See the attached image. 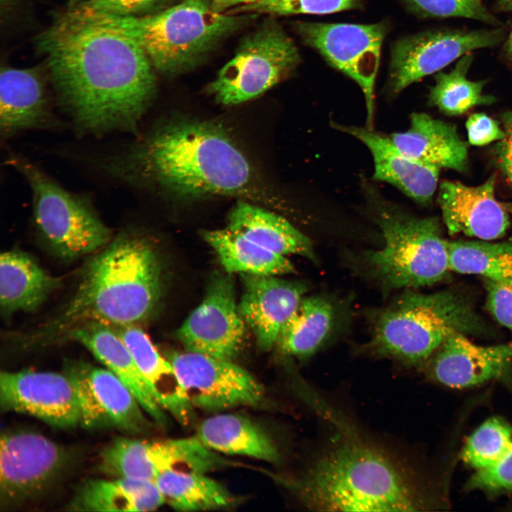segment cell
I'll return each instance as SVG.
<instances>
[{
	"label": "cell",
	"instance_id": "cell-1",
	"mask_svg": "<svg viewBox=\"0 0 512 512\" xmlns=\"http://www.w3.org/2000/svg\"><path fill=\"white\" fill-rule=\"evenodd\" d=\"M45 57L61 110L81 134H135L156 92L148 56L90 1L58 14L41 33Z\"/></svg>",
	"mask_w": 512,
	"mask_h": 512
},
{
	"label": "cell",
	"instance_id": "cell-2",
	"mask_svg": "<svg viewBox=\"0 0 512 512\" xmlns=\"http://www.w3.org/2000/svg\"><path fill=\"white\" fill-rule=\"evenodd\" d=\"M98 164L130 186L181 197L256 194L247 159L223 127L210 122L159 126Z\"/></svg>",
	"mask_w": 512,
	"mask_h": 512
},
{
	"label": "cell",
	"instance_id": "cell-3",
	"mask_svg": "<svg viewBox=\"0 0 512 512\" xmlns=\"http://www.w3.org/2000/svg\"><path fill=\"white\" fill-rule=\"evenodd\" d=\"M306 468L277 476L307 508L324 511H414L426 506L411 469L341 418Z\"/></svg>",
	"mask_w": 512,
	"mask_h": 512
},
{
	"label": "cell",
	"instance_id": "cell-4",
	"mask_svg": "<svg viewBox=\"0 0 512 512\" xmlns=\"http://www.w3.org/2000/svg\"><path fill=\"white\" fill-rule=\"evenodd\" d=\"M161 290V268L152 247L131 232L120 233L89 260L74 296L41 336L66 335L92 321L135 324L153 311Z\"/></svg>",
	"mask_w": 512,
	"mask_h": 512
},
{
	"label": "cell",
	"instance_id": "cell-5",
	"mask_svg": "<svg viewBox=\"0 0 512 512\" xmlns=\"http://www.w3.org/2000/svg\"><path fill=\"white\" fill-rule=\"evenodd\" d=\"M367 199L384 243L361 257L365 274L384 289H415L432 285L451 270L449 241L436 217L410 215L385 201L371 186Z\"/></svg>",
	"mask_w": 512,
	"mask_h": 512
},
{
	"label": "cell",
	"instance_id": "cell-6",
	"mask_svg": "<svg viewBox=\"0 0 512 512\" xmlns=\"http://www.w3.org/2000/svg\"><path fill=\"white\" fill-rule=\"evenodd\" d=\"M482 322L466 297L452 290L406 291L375 320L367 349L407 366L427 363L449 337L482 330Z\"/></svg>",
	"mask_w": 512,
	"mask_h": 512
},
{
	"label": "cell",
	"instance_id": "cell-7",
	"mask_svg": "<svg viewBox=\"0 0 512 512\" xmlns=\"http://www.w3.org/2000/svg\"><path fill=\"white\" fill-rule=\"evenodd\" d=\"M103 11L138 43L154 68L166 74L193 67L251 16L217 11L207 0H182L146 16Z\"/></svg>",
	"mask_w": 512,
	"mask_h": 512
},
{
	"label": "cell",
	"instance_id": "cell-8",
	"mask_svg": "<svg viewBox=\"0 0 512 512\" xmlns=\"http://www.w3.org/2000/svg\"><path fill=\"white\" fill-rule=\"evenodd\" d=\"M29 185L35 225L60 257L73 259L107 245L110 230L84 196L65 190L28 159L11 154L7 160Z\"/></svg>",
	"mask_w": 512,
	"mask_h": 512
},
{
	"label": "cell",
	"instance_id": "cell-9",
	"mask_svg": "<svg viewBox=\"0 0 512 512\" xmlns=\"http://www.w3.org/2000/svg\"><path fill=\"white\" fill-rule=\"evenodd\" d=\"M300 62L292 38L277 23L267 21L242 41L208 91L223 105L240 104L286 79Z\"/></svg>",
	"mask_w": 512,
	"mask_h": 512
},
{
	"label": "cell",
	"instance_id": "cell-10",
	"mask_svg": "<svg viewBox=\"0 0 512 512\" xmlns=\"http://www.w3.org/2000/svg\"><path fill=\"white\" fill-rule=\"evenodd\" d=\"M293 28L304 44L358 85L365 97L367 127L372 129L375 84L388 23L297 21Z\"/></svg>",
	"mask_w": 512,
	"mask_h": 512
},
{
	"label": "cell",
	"instance_id": "cell-11",
	"mask_svg": "<svg viewBox=\"0 0 512 512\" xmlns=\"http://www.w3.org/2000/svg\"><path fill=\"white\" fill-rule=\"evenodd\" d=\"M70 462L67 449L29 430L3 432L0 442V504L18 506L39 497Z\"/></svg>",
	"mask_w": 512,
	"mask_h": 512
},
{
	"label": "cell",
	"instance_id": "cell-12",
	"mask_svg": "<svg viewBox=\"0 0 512 512\" xmlns=\"http://www.w3.org/2000/svg\"><path fill=\"white\" fill-rule=\"evenodd\" d=\"M503 37L501 28L434 29L402 37L391 48L387 91L390 95H398L465 54L496 46Z\"/></svg>",
	"mask_w": 512,
	"mask_h": 512
},
{
	"label": "cell",
	"instance_id": "cell-13",
	"mask_svg": "<svg viewBox=\"0 0 512 512\" xmlns=\"http://www.w3.org/2000/svg\"><path fill=\"white\" fill-rule=\"evenodd\" d=\"M167 358L194 409L220 412L257 407L265 399L261 383L233 361L186 350L171 352Z\"/></svg>",
	"mask_w": 512,
	"mask_h": 512
},
{
	"label": "cell",
	"instance_id": "cell-14",
	"mask_svg": "<svg viewBox=\"0 0 512 512\" xmlns=\"http://www.w3.org/2000/svg\"><path fill=\"white\" fill-rule=\"evenodd\" d=\"M245 332L233 279L228 274H218L176 336L186 351L233 361L242 346Z\"/></svg>",
	"mask_w": 512,
	"mask_h": 512
},
{
	"label": "cell",
	"instance_id": "cell-15",
	"mask_svg": "<svg viewBox=\"0 0 512 512\" xmlns=\"http://www.w3.org/2000/svg\"><path fill=\"white\" fill-rule=\"evenodd\" d=\"M65 373L77 392L80 425L114 427L133 434L148 433L154 427L129 388L110 370L80 363Z\"/></svg>",
	"mask_w": 512,
	"mask_h": 512
},
{
	"label": "cell",
	"instance_id": "cell-16",
	"mask_svg": "<svg viewBox=\"0 0 512 512\" xmlns=\"http://www.w3.org/2000/svg\"><path fill=\"white\" fill-rule=\"evenodd\" d=\"M0 405L3 411L31 415L56 427L80 425L77 392L65 373L1 371Z\"/></svg>",
	"mask_w": 512,
	"mask_h": 512
},
{
	"label": "cell",
	"instance_id": "cell-17",
	"mask_svg": "<svg viewBox=\"0 0 512 512\" xmlns=\"http://www.w3.org/2000/svg\"><path fill=\"white\" fill-rule=\"evenodd\" d=\"M465 334L447 338L427 361V375L454 388L489 381L512 382V343L492 346L474 343Z\"/></svg>",
	"mask_w": 512,
	"mask_h": 512
},
{
	"label": "cell",
	"instance_id": "cell-18",
	"mask_svg": "<svg viewBox=\"0 0 512 512\" xmlns=\"http://www.w3.org/2000/svg\"><path fill=\"white\" fill-rule=\"evenodd\" d=\"M496 174L479 186L458 181H442L437 201L443 221L451 235L462 234L484 240L504 235L509 217L495 196Z\"/></svg>",
	"mask_w": 512,
	"mask_h": 512
},
{
	"label": "cell",
	"instance_id": "cell-19",
	"mask_svg": "<svg viewBox=\"0 0 512 512\" xmlns=\"http://www.w3.org/2000/svg\"><path fill=\"white\" fill-rule=\"evenodd\" d=\"M240 312L264 351L277 345L285 324L304 297L306 288L299 282L273 275L243 274Z\"/></svg>",
	"mask_w": 512,
	"mask_h": 512
},
{
	"label": "cell",
	"instance_id": "cell-20",
	"mask_svg": "<svg viewBox=\"0 0 512 512\" xmlns=\"http://www.w3.org/2000/svg\"><path fill=\"white\" fill-rule=\"evenodd\" d=\"M46 82L37 68L4 67L0 73V131L7 139L30 129L57 127Z\"/></svg>",
	"mask_w": 512,
	"mask_h": 512
},
{
	"label": "cell",
	"instance_id": "cell-21",
	"mask_svg": "<svg viewBox=\"0 0 512 512\" xmlns=\"http://www.w3.org/2000/svg\"><path fill=\"white\" fill-rule=\"evenodd\" d=\"M333 125L358 139L369 149L374 163L373 179L393 185L420 204L427 205L431 201L437 187L440 168L408 156L390 137L373 129Z\"/></svg>",
	"mask_w": 512,
	"mask_h": 512
},
{
	"label": "cell",
	"instance_id": "cell-22",
	"mask_svg": "<svg viewBox=\"0 0 512 512\" xmlns=\"http://www.w3.org/2000/svg\"><path fill=\"white\" fill-rule=\"evenodd\" d=\"M110 326L127 348L158 404L181 425H189L194 419V408L169 359L163 357L148 336L134 324Z\"/></svg>",
	"mask_w": 512,
	"mask_h": 512
},
{
	"label": "cell",
	"instance_id": "cell-23",
	"mask_svg": "<svg viewBox=\"0 0 512 512\" xmlns=\"http://www.w3.org/2000/svg\"><path fill=\"white\" fill-rule=\"evenodd\" d=\"M66 335L82 344L116 375L152 420L159 425L166 423L164 410L155 400L127 348L111 326L92 321L73 329Z\"/></svg>",
	"mask_w": 512,
	"mask_h": 512
},
{
	"label": "cell",
	"instance_id": "cell-24",
	"mask_svg": "<svg viewBox=\"0 0 512 512\" xmlns=\"http://www.w3.org/2000/svg\"><path fill=\"white\" fill-rule=\"evenodd\" d=\"M397 147L408 156L440 169L464 171L468 165V144L456 126L423 112L410 116V127L390 136Z\"/></svg>",
	"mask_w": 512,
	"mask_h": 512
},
{
	"label": "cell",
	"instance_id": "cell-25",
	"mask_svg": "<svg viewBox=\"0 0 512 512\" xmlns=\"http://www.w3.org/2000/svg\"><path fill=\"white\" fill-rule=\"evenodd\" d=\"M195 436L219 454L248 457L270 463L280 460L272 437L257 423L238 414L220 413L203 420Z\"/></svg>",
	"mask_w": 512,
	"mask_h": 512
},
{
	"label": "cell",
	"instance_id": "cell-26",
	"mask_svg": "<svg viewBox=\"0 0 512 512\" xmlns=\"http://www.w3.org/2000/svg\"><path fill=\"white\" fill-rule=\"evenodd\" d=\"M227 227L272 252L298 255L315 261L310 240L283 217L239 201L230 210Z\"/></svg>",
	"mask_w": 512,
	"mask_h": 512
},
{
	"label": "cell",
	"instance_id": "cell-27",
	"mask_svg": "<svg viewBox=\"0 0 512 512\" xmlns=\"http://www.w3.org/2000/svg\"><path fill=\"white\" fill-rule=\"evenodd\" d=\"M164 503L155 482L116 477L82 484L67 505L74 511H152Z\"/></svg>",
	"mask_w": 512,
	"mask_h": 512
},
{
	"label": "cell",
	"instance_id": "cell-28",
	"mask_svg": "<svg viewBox=\"0 0 512 512\" xmlns=\"http://www.w3.org/2000/svg\"><path fill=\"white\" fill-rule=\"evenodd\" d=\"M338 319V306L329 297H304L282 329L276 346L289 356L309 358L330 339Z\"/></svg>",
	"mask_w": 512,
	"mask_h": 512
},
{
	"label": "cell",
	"instance_id": "cell-29",
	"mask_svg": "<svg viewBox=\"0 0 512 512\" xmlns=\"http://www.w3.org/2000/svg\"><path fill=\"white\" fill-rule=\"evenodd\" d=\"M58 284L27 254L18 250L1 254L0 304L6 314L36 310Z\"/></svg>",
	"mask_w": 512,
	"mask_h": 512
},
{
	"label": "cell",
	"instance_id": "cell-30",
	"mask_svg": "<svg viewBox=\"0 0 512 512\" xmlns=\"http://www.w3.org/2000/svg\"><path fill=\"white\" fill-rule=\"evenodd\" d=\"M204 239L228 274L278 276L294 271L287 256L267 250L228 227L206 231Z\"/></svg>",
	"mask_w": 512,
	"mask_h": 512
},
{
	"label": "cell",
	"instance_id": "cell-31",
	"mask_svg": "<svg viewBox=\"0 0 512 512\" xmlns=\"http://www.w3.org/2000/svg\"><path fill=\"white\" fill-rule=\"evenodd\" d=\"M154 482L164 503L183 511L228 508L240 500L226 487L204 473L169 471Z\"/></svg>",
	"mask_w": 512,
	"mask_h": 512
},
{
	"label": "cell",
	"instance_id": "cell-32",
	"mask_svg": "<svg viewBox=\"0 0 512 512\" xmlns=\"http://www.w3.org/2000/svg\"><path fill=\"white\" fill-rule=\"evenodd\" d=\"M473 60L471 53L462 56L454 68L439 71L429 94V102L448 116L461 115L478 105H489L495 97L484 93L486 80L472 81L467 73Z\"/></svg>",
	"mask_w": 512,
	"mask_h": 512
},
{
	"label": "cell",
	"instance_id": "cell-33",
	"mask_svg": "<svg viewBox=\"0 0 512 512\" xmlns=\"http://www.w3.org/2000/svg\"><path fill=\"white\" fill-rule=\"evenodd\" d=\"M451 270L488 281L512 279V241H449Z\"/></svg>",
	"mask_w": 512,
	"mask_h": 512
},
{
	"label": "cell",
	"instance_id": "cell-34",
	"mask_svg": "<svg viewBox=\"0 0 512 512\" xmlns=\"http://www.w3.org/2000/svg\"><path fill=\"white\" fill-rule=\"evenodd\" d=\"M512 449V426L501 418L482 423L469 437L462 460L475 470L490 467Z\"/></svg>",
	"mask_w": 512,
	"mask_h": 512
},
{
	"label": "cell",
	"instance_id": "cell-35",
	"mask_svg": "<svg viewBox=\"0 0 512 512\" xmlns=\"http://www.w3.org/2000/svg\"><path fill=\"white\" fill-rule=\"evenodd\" d=\"M361 6V0H257L233 9L230 12L272 16L327 14L358 9Z\"/></svg>",
	"mask_w": 512,
	"mask_h": 512
},
{
	"label": "cell",
	"instance_id": "cell-36",
	"mask_svg": "<svg viewBox=\"0 0 512 512\" xmlns=\"http://www.w3.org/2000/svg\"><path fill=\"white\" fill-rule=\"evenodd\" d=\"M410 12L422 17H459L498 25L479 0H399Z\"/></svg>",
	"mask_w": 512,
	"mask_h": 512
},
{
	"label": "cell",
	"instance_id": "cell-37",
	"mask_svg": "<svg viewBox=\"0 0 512 512\" xmlns=\"http://www.w3.org/2000/svg\"><path fill=\"white\" fill-rule=\"evenodd\" d=\"M467 489L494 494L512 491V449L490 467L476 470Z\"/></svg>",
	"mask_w": 512,
	"mask_h": 512
},
{
	"label": "cell",
	"instance_id": "cell-38",
	"mask_svg": "<svg viewBox=\"0 0 512 512\" xmlns=\"http://www.w3.org/2000/svg\"><path fill=\"white\" fill-rule=\"evenodd\" d=\"M486 306L494 319L512 331V279L486 280Z\"/></svg>",
	"mask_w": 512,
	"mask_h": 512
},
{
	"label": "cell",
	"instance_id": "cell-39",
	"mask_svg": "<svg viewBox=\"0 0 512 512\" xmlns=\"http://www.w3.org/2000/svg\"><path fill=\"white\" fill-rule=\"evenodd\" d=\"M466 128L469 143L474 146H484L504 137L503 129L498 122L485 113H474L466 122Z\"/></svg>",
	"mask_w": 512,
	"mask_h": 512
},
{
	"label": "cell",
	"instance_id": "cell-40",
	"mask_svg": "<svg viewBox=\"0 0 512 512\" xmlns=\"http://www.w3.org/2000/svg\"><path fill=\"white\" fill-rule=\"evenodd\" d=\"M504 137L496 146L497 163L512 184V110L502 114Z\"/></svg>",
	"mask_w": 512,
	"mask_h": 512
},
{
	"label": "cell",
	"instance_id": "cell-41",
	"mask_svg": "<svg viewBox=\"0 0 512 512\" xmlns=\"http://www.w3.org/2000/svg\"><path fill=\"white\" fill-rule=\"evenodd\" d=\"M161 0H104L90 1L97 7L117 14H131L132 12L147 8Z\"/></svg>",
	"mask_w": 512,
	"mask_h": 512
},
{
	"label": "cell",
	"instance_id": "cell-42",
	"mask_svg": "<svg viewBox=\"0 0 512 512\" xmlns=\"http://www.w3.org/2000/svg\"><path fill=\"white\" fill-rule=\"evenodd\" d=\"M211 5L212 8L220 12H223L227 9L232 10L233 7H238L242 5L247 4L257 0H207Z\"/></svg>",
	"mask_w": 512,
	"mask_h": 512
},
{
	"label": "cell",
	"instance_id": "cell-43",
	"mask_svg": "<svg viewBox=\"0 0 512 512\" xmlns=\"http://www.w3.org/2000/svg\"><path fill=\"white\" fill-rule=\"evenodd\" d=\"M505 52L506 55L512 53V31L509 34L505 44Z\"/></svg>",
	"mask_w": 512,
	"mask_h": 512
},
{
	"label": "cell",
	"instance_id": "cell-44",
	"mask_svg": "<svg viewBox=\"0 0 512 512\" xmlns=\"http://www.w3.org/2000/svg\"><path fill=\"white\" fill-rule=\"evenodd\" d=\"M500 8L512 11V0H508L501 4H499Z\"/></svg>",
	"mask_w": 512,
	"mask_h": 512
},
{
	"label": "cell",
	"instance_id": "cell-45",
	"mask_svg": "<svg viewBox=\"0 0 512 512\" xmlns=\"http://www.w3.org/2000/svg\"><path fill=\"white\" fill-rule=\"evenodd\" d=\"M507 55L508 60H509L511 62V63H512V53H510V54H508V55Z\"/></svg>",
	"mask_w": 512,
	"mask_h": 512
},
{
	"label": "cell",
	"instance_id": "cell-46",
	"mask_svg": "<svg viewBox=\"0 0 512 512\" xmlns=\"http://www.w3.org/2000/svg\"><path fill=\"white\" fill-rule=\"evenodd\" d=\"M507 1H508V0H499V4H501Z\"/></svg>",
	"mask_w": 512,
	"mask_h": 512
},
{
	"label": "cell",
	"instance_id": "cell-47",
	"mask_svg": "<svg viewBox=\"0 0 512 512\" xmlns=\"http://www.w3.org/2000/svg\"><path fill=\"white\" fill-rule=\"evenodd\" d=\"M96 1H104V0H96Z\"/></svg>",
	"mask_w": 512,
	"mask_h": 512
},
{
	"label": "cell",
	"instance_id": "cell-48",
	"mask_svg": "<svg viewBox=\"0 0 512 512\" xmlns=\"http://www.w3.org/2000/svg\"><path fill=\"white\" fill-rule=\"evenodd\" d=\"M511 210H512V206H511Z\"/></svg>",
	"mask_w": 512,
	"mask_h": 512
}]
</instances>
